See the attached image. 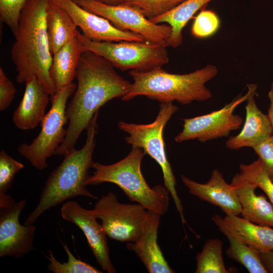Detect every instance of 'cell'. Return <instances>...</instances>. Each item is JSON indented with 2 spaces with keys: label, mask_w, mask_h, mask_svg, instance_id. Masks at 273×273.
<instances>
[{
  "label": "cell",
  "mask_w": 273,
  "mask_h": 273,
  "mask_svg": "<svg viewBox=\"0 0 273 273\" xmlns=\"http://www.w3.org/2000/svg\"><path fill=\"white\" fill-rule=\"evenodd\" d=\"M218 72L217 67L211 64L184 74L170 73L162 68L146 72L131 70L129 74L133 82L121 99L128 101L144 96L160 103L176 101L183 105L207 101L212 94L205 84Z\"/></svg>",
  "instance_id": "4"
},
{
  "label": "cell",
  "mask_w": 273,
  "mask_h": 273,
  "mask_svg": "<svg viewBox=\"0 0 273 273\" xmlns=\"http://www.w3.org/2000/svg\"><path fill=\"white\" fill-rule=\"evenodd\" d=\"M103 2L111 5H118L123 4V0H100Z\"/></svg>",
  "instance_id": "36"
},
{
  "label": "cell",
  "mask_w": 273,
  "mask_h": 273,
  "mask_svg": "<svg viewBox=\"0 0 273 273\" xmlns=\"http://www.w3.org/2000/svg\"><path fill=\"white\" fill-rule=\"evenodd\" d=\"M258 252L260 259L268 272L273 273V250Z\"/></svg>",
  "instance_id": "34"
},
{
  "label": "cell",
  "mask_w": 273,
  "mask_h": 273,
  "mask_svg": "<svg viewBox=\"0 0 273 273\" xmlns=\"http://www.w3.org/2000/svg\"><path fill=\"white\" fill-rule=\"evenodd\" d=\"M77 38L85 51L96 53L109 61L115 67L149 71L169 62L166 47L162 44L128 41H95L79 31Z\"/></svg>",
  "instance_id": "7"
},
{
  "label": "cell",
  "mask_w": 273,
  "mask_h": 273,
  "mask_svg": "<svg viewBox=\"0 0 273 273\" xmlns=\"http://www.w3.org/2000/svg\"><path fill=\"white\" fill-rule=\"evenodd\" d=\"M211 219L219 230L226 237L229 246L226 250L228 256L243 265L250 273H267L258 251L236 237L225 226L222 218L218 214Z\"/></svg>",
  "instance_id": "24"
},
{
  "label": "cell",
  "mask_w": 273,
  "mask_h": 273,
  "mask_svg": "<svg viewBox=\"0 0 273 273\" xmlns=\"http://www.w3.org/2000/svg\"><path fill=\"white\" fill-rule=\"evenodd\" d=\"M220 25V20L215 12L211 10H202L194 20L192 33L197 38H207L214 34Z\"/></svg>",
  "instance_id": "29"
},
{
  "label": "cell",
  "mask_w": 273,
  "mask_h": 273,
  "mask_svg": "<svg viewBox=\"0 0 273 273\" xmlns=\"http://www.w3.org/2000/svg\"><path fill=\"white\" fill-rule=\"evenodd\" d=\"M186 0H123V4L136 8L150 19L173 9Z\"/></svg>",
  "instance_id": "28"
},
{
  "label": "cell",
  "mask_w": 273,
  "mask_h": 273,
  "mask_svg": "<svg viewBox=\"0 0 273 273\" xmlns=\"http://www.w3.org/2000/svg\"><path fill=\"white\" fill-rule=\"evenodd\" d=\"M222 242L217 238L208 240L196 255L195 273H228L222 255Z\"/></svg>",
  "instance_id": "25"
},
{
  "label": "cell",
  "mask_w": 273,
  "mask_h": 273,
  "mask_svg": "<svg viewBox=\"0 0 273 273\" xmlns=\"http://www.w3.org/2000/svg\"><path fill=\"white\" fill-rule=\"evenodd\" d=\"M76 87L72 82L51 96L52 106L40 123L39 134L30 144L23 143L18 148V153L38 170H44L48 166V158L55 155L64 140L67 131L64 126L68 120L67 102Z\"/></svg>",
  "instance_id": "8"
},
{
  "label": "cell",
  "mask_w": 273,
  "mask_h": 273,
  "mask_svg": "<svg viewBox=\"0 0 273 273\" xmlns=\"http://www.w3.org/2000/svg\"><path fill=\"white\" fill-rule=\"evenodd\" d=\"M25 200L13 202L0 208V257L21 258L34 249L33 242L36 227L22 225L19 216Z\"/></svg>",
  "instance_id": "12"
},
{
  "label": "cell",
  "mask_w": 273,
  "mask_h": 273,
  "mask_svg": "<svg viewBox=\"0 0 273 273\" xmlns=\"http://www.w3.org/2000/svg\"><path fill=\"white\" fill-rule=\"evenodd\" d=\"M70 15L83 34L95 41L146 42L141 35L115 27L104 17L83 9L73 0H53Z\"/></svg>",
  "instance_id": "14"
},
{
  "label": "cell",
  "mask_w": 273,
  "mask_h": 273,
  "mask_svg": "<svg viewBox=\"0 0 273 273\" xmlns=\"http://www.w3.org/2000/svg\"><path fill=\"white\" fill-rule=\"evenodd\" d=\"M27 0H0V19L8 25L14 37L22 8Z\"/></svg>",
  "instance_id": "31"
},
{
  "label": "cell",
  "mask_w": 273,
  "mask_h": 273,
  "mask_svg": "<svg viewBox=\"0 0 273 273\" xmlns=\"http://www.w3.org/2000/svg\"><path fill=\"white\" fill-rule=\"evenodd\" d=\"M149 211V216L140 237L135 242H127V249L133 251L150 273H173L157 242L161 215Z\"/></svg>",
  "instance_id": "16"
},
{
  "label": "cell",
  "mask_w": 273,
  "mask_h": 273,
  "mask_svg": "<svg viewBox=\"0 0 273 273\" xmlns=\"http://www.w3.org/2000/svg\"><path fill=\"white\" fill-rule=\"evenodd\" d=\"M255 93L253 92L246 100V117L241 131L236 135L230 136L225 143L226 148L229 149L253 148L272 135L267 115L262 113L257 106Z\"/></svg>",
  "instance_id": "18"
},
{
  "label": "cell",
  "mask_w": 273,
  "mask_h": 273,
  "mask_svg": "<svg viewBox=\"0 0 273 273\" xmlns=\"http://www.w3.org/2000/svg\"><path fill=\"white\" fill-rule=\"evenodd\" d=\"M67 253L68 260L61 263L55 257L51 250H48V255H46L49 260L48 269L54 273H101L99 269L90 264L76 258L70 251L66 244H62Z\"/></svg>",
  "instance_id": "27"
},
{
  "label": "cell",
  "mask_w": 273,
  "mask_h": 273,
  "mask_svg": "<svg viewBox=\"0 0 273 273\" xmlns=\"http://www.w3.org/2000/svg\"><path fill=\"white\" fill-rule=\"evenodd\" d=\"M226 228L239 240L258 251L273 250V228L252 223L237 215L222 218Z\"/></svg>",
  "instance_id": "21"
},
{
  "label": "cell",
  "mask_w": 273,
  "mask_h": 273,
  "mask_svg": "<svg viewBox=\"0 0 273 273\" xmlns=\"http://www.w3.org/2000/svg\"><path fill=\"white\" fill-rule=\"evenodd\" d=\"M252 148L273 180V135Z\"/></svg>",
  "instance_id": "32"
},
{
  "label": "cell",
  "mask_w": 273,
  "mask_h": 273,
  "mask_svg": "<svg viewBox=\"0 0 273 273\" xmlns=\"http://www.w3.org/2000/svg\"><path fill=\"white\" fill-rule=\"evenodd\" d=\"M24 164L14 159L4 150L0 152V193H6L11 187L16 174Z\"/></svg>",
  "instance_id": "30"
},
{
  "label": "cell",
  "mask_w": 273,
  "mask_h": 273,
  "mask_svg": "<svg viewBox=\"0 0 273 273\" xmlns=\"http://www.w3.org/2000/svg\"><path fill=\"white\" fill-rule=\"evenodd\" d=\"M181 180L192 195L199 199L219 207L226 215L240 214L242 208L236 191L224 180L222 174L213 169L205 184L194 181L181 175Z\"/></svg>",
  "instance_id": "15"
},
{
  "label": "cell",
  "mask_w": 273,
  "mask_h": 273,
  "mask_svg": "<svg viewBox=\"0 0 273 273\" xmlns=\"http://www.w3.org/2000/svg\"><path fill=\"white\" fill-rule=\"evenodd\" d=\"M248 91L240 96L221 109L209 113L184 119L183 129L174 138L177 143L197 140L205 143L218 138L228 136L232 131L240 128L243 119L234 113L236 108L246 101L249 96L255 92V84L247 85Z\"/></svg>",
  "instance_id": "11"
},
{
  "label": "cell",
  "mask_w": 273,
  "mask_h": 273,
  "mask_svg": "<svg viewBox=\"0 0 273 273\" xmlns=\"http://www.w3.org/2000/svg\"><path fill=\"white\" fill-rule=\"evenodd\" d=\"M46 24L50 51L54 55L78 31L68 13L53 0H49L47 9Z\"/></svg>",
  "instance_id": "22"
},
{
  "label": "cell",
  "mask_w": 273,
  "mask_h": 273,
  "mask_svg": "<svg viewBox=\"0 0 273 273\" xmlns=\"http://www.w3.org/2000/svg\"><path fill=\"white\" fill-rule=\"evenodd\" d=\"M145 155L143 149L132 147L125 158L114 164L104 165L94 162V171L88 177L87 185L105 182L114 184L131 201L164 215L169 207L170 193L165 187L156 185L151 188L147 184L141 171V163Z\"/></svg>",
  "instance_id": "5"
},
{
  "label": "cell",
  "mask_w": 273,
  "mask_h": 273,
  "mask_svg": "<svg viewBox=\"0 0 273 273\" xmlns=\"http://www.w3.org/2000/svg\"><path fill=\"white\" fill-rule=\"evenodd\" d=\"M92 210L96 217L101 220L106 235L121 242L136 241L149 216L148 210L142 205L120 203L112 192L102 195Z\"/></svg>",
  "instance_id": "9"
},
{
  "label": "cell",
  "mask_w": 273,
  "mask_h": 273,
  "mask_svg": "<svg viewBox=\"0 0 273 273\" xmlns=\"http://www.w3.org/2000/svg\"><path fill=\"white\" fill-rule=\"evenodd\" d=\"M61 215L63 219L74 224L81 230L103 271L115 272L116 269L109 256L107 235L102 224L97 221L92 209H85L76 201L70 200L63 203Z\"/></svg>",
  "instance_id": "13"
},
{
  "label": "cell",
  "mask_w": 273,
  "mask_h": 273,
  "mask_svg": "<svg viewBox=\"0 0 273 273\" xmlns=\"http://www.w3.org/2000/svg\"><path fill=\"white\" fill-rule=\"evenodd\" d=\"M98 112L86 129L84 146L65 155L62 162L50 173L40 193L37 205L26 218L23 224L32 225L46 211L68 199L79 196L97 199L87 190L86 186L89 176L88 170L92 168L94 162L93 155L96 147Z\"/></svg>",
  "instance_id": "3"
},
{
  "label": "cell",
  "mask_w": 273,
  "mask_h": 273,
  "mask_svg": "<svg viewBox=\"0 0 273 273\" xmlns=\"http://www.w3.org/2000/svg\"><path fill=\"white\" fill-rule=\"evenodd\" d=\"M114 66L101 56L84 51L76 71V89L66 108L69 121L64 141L55 155H65L73 149L99 108L108 101L122 98L131 83L119 75Z\"/></svg>",
  "instance_id": "1"
},
{
  "label": "cell",
  "mask_w": 273,
  "mask_h": 273,
  "mask_svg": "<svg viewBox=\"0 0 273 273\" xmlns=\"http://www.w3.org/2000/svg\"><path fill=\"white\" fill-rule=\"evenodd\" d=\"M49 0H27L22 8L11 55L18 83L36 76L47 92L56 93L50 76L53 57L46 24Z\"/></svg>",
  "instance_id": "2"
},
{
  "label": "cell",
  "mask_w": 273,
  "mask_h": 273,
  "mask_svg": "<svg viewBox=\"0 0 273 273\" xmlns=\"http://www.w3.org/2000/svg\"><path fill=\"white\" fill-rule=\"evenodd\" d=\"M84 51L76 36L53 55L50 74L56 93L71 84L76 77L80 58Z\"/></svg>",
  "instance_id": "20"
},
{
  "label": "cell",
  "mask_w": 273,
  "mask_h": 273,
  "mask_svg": "<svg viewBox=\"0 0 273 273\" xmlns=\"http://www.w3.org/2000/svg\"><path fill=\"white\" fill-rule=\"evenodd\" d=\"M16 89L12 81L0 68V111L7 109L14 100Z\"/></svg>",
  "instance_id": "33"
},
{
  "label": "cell",
  "mask_w": 273,
  "mask_h": 273,
  "mask_svg": "<svg viewBox=\"0 0 273 273\" xmlns=\"http://www.w3.org/2000/svg\"><path fill=\"white\" fill-rule=\"evenodd\" d=\"M239 169L241 176L260 188L273 206V180L261 160L258 158L250 164H241Z\"/></svg>",
  "instance_id": "26"
},
{
  "label": "cell",
  "mask_w": 273,
  "mask_h": 273,
  "mask_svg": "<svg viewBox=\"0 0 273 273\" xmlns=\"http://www.w3.org/2000/svg\"><path fill=\"white\" fill-rule=\"evenodd\" d=\"M50 96L36 76L28 79L23 98L13 113L14 125L24 130L36 127L46 115Z\"/></svg>",
  "instance_id": "17"
},
{
  "label": "cell",
  "mask_w": 273,
  "mask_h": 273,
  "mask_svg": "<svg viewBox=\"0 0 273 273\" xmlns=\"http://www.w3.org/2000/svg\"><path fill=\"white\" fill-rule=\"evenodd\" d=\"M73 1L87 11L107 19L118 29L142 35L148 42L166 46L171 36L172 29L169 25L152 22L130 5H111L100 0Z\"/></svg>",
  "instance_id": "10"
},
{
  "label": "cell",
  "mask_w": 273,
  "mask_h": 273,
  "mask_svg": "<svg viewBox=\"0 0 273 273\" xmlns=\"http://www.w3.org/2000/svg\"><path fill=\"white\" fill-rule=\"evenodd\" d=\"M212 0H186L171 11L149 20L155 24L167 23L171 27V36L166 47L175 48L183 39L182 31L189 21L204 6Z\"/></svg>",
  "instance_id": "23"
},
{
  "label": "cell",
  "mask_w": 273,
  "mask_h": 273,
  "mask_svg": "<svg viewBox=\"0 0 273 273\" xmlns=\"http://www.w3.org/2000/svg\"><path fill=\"white\" fill-rule=\"evenodd\" d=\"M268 97L270 101V104L268 109L267 116L271 126L273 135V82L271 84V87L268 93Z\"/></svg>",
  "instance_id": "35"
},
{
  "label": "cell",
  "mask_w": 273,
  "mask_h": 273,
  "mask_svg": "<svg viewBox=\"0 0 273 273\" xmlns=\"http://www.w3.org/2000/svg\"><path fill=\"white\" fill-rule=\"evenodd\" d=\"M178 107L172 102L162 103L158 114L152 123L142 124L119 121L118 128L128 134L125 139L132 147L143 149L160 166L162 171L164 187L169 191L179 212L183 223H186L183 213V207L177 195L176 181L171 165L167 158L163 140V130L172 116Z\"/></svg>",
  "instance_id": "6"
},
{
  "label": "cell",
  "mask_w": 273,
  "mask_h": 273,
  "mask_svg": "<svg viewBox=\"0 0 273 273\" xmlns=\"http://www.w3.org/2000/svg\"><path fill=\"white\" fill-rule=\"evenodd\" d=\"M231 184L241 205L242 217L252 223L273 228V206L264 195L256 194L257 186L239 173L235 174Z\"/></svg>",
  "instance_id": "19"
}]
</instances>
